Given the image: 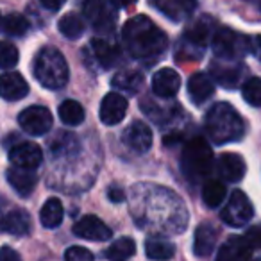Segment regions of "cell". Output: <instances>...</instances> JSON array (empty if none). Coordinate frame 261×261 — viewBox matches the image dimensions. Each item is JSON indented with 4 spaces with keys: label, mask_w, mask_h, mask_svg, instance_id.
Instances as JSON below:
<instances>
[{
    "label": "cell",
    "mask_w": 261,
    "mask_h": 261,
    "mask_svg": "<svg viewBox=\"0 0 261 261\" xmlns=\"http://www.w3.org/2000/svg\"><path fill=\"white\" fill-rule=\"evenodd\" d=\"M123 43L130 56L138 59H152L167 50V34L147 16H135L123 25Z\"/></svg>",
    "instance_id": "1"
},
{
    "label": "cell",
    "mask_w": 261,
    "mask_h": 261,
    "mask_svg": "<svg viewBox=\"0 0 261 261\" xmlns=\"http://www.w3.org/2000/svg\"><path fill=\"white\" fill-rule=\"evenodd\" d=\"M206 133L215 143L238 142L245 133V123L240 113L227 102H218L206 115Z\"/></svg>",
    "instance_id": "2"
},
{
    "label": "cell",
    "mask_w": 261,
    "mask_h": 261,
    "mask_svg": "<svg viewBox=\"0 0 261 261\" xmlns=\"http://www.w3.org/2000/svg\"><path fill=\"white\" fill-rule=\"evenodd\" d=\"M34 77L41 86L48 90H59L68 83V65L58 48L43 47L34 58Z\"/></svg>",
    "instance_id": "3"
},
{
    "label": "cell",
    "mask_w": 261,
    "mask_h": 261,
    "mask_svg": "<svg viewBox=\"0 0 261 261\" xmlns=\"http://www.w3.org/2000/svg\"><path fill=\"white\" fill-rule=\"evenodd\" d=\"M215 163L213 150L207 145L206 140L202 138H193L185 145L181 154V170L185 177L190 181L197 182L202 177H206L211 172Z\"/></svg>",
    "instance_id": "4"
},
{
    "label": "cell",
    "mask_w": 261,
    "mask_h": 261,
    "mask_svg": "<svg viewBox=\"0 0 261 261\" xmlns=\"http://www.w3.org/2000/svg\"><path fill=\"white\" fill-rule=\"evenodd\" d=\"M213 52L217 58L232 61L250 52V40L231 29H220L213 34Z\"/></svg>",
    "instance_id": "5"
},
{
    "label": "cell",
    "mask_w": 261,
    "mask_h": 261,
    "mask_svg": "<svg viewBox=\"0 0 261 261\" xmlns=\"http://www.w3.org/2000/svg\"><path fill=\"white\" fill-rule=\"evenodd\" d=\"M115 6L109 0H86L83 6L84 18L91 23L95 31L100 33H111L116 23Z\"/></svg>",
    "instance_id": "6"
},
{
    "label": "cell",
    "mask_w": 261,
    "mask_h": 261,
    "mask_svg": "<svg viewBox=\"0 0 261 261\" xmlns=\"http://www.w3.org/2000/svg\"><path fill=\"white\" fill-rule=\"evenodd\" d=\"M254 207L250 204L249 197L242 192V190H234L229 197L227 204L222 210L220 217L231 227H243L247 222L252 218Z\"/></svg>",
    "instance_id": "7"
},
{
    "label": "cell",
    "mask_w": 261,
    "mask_h": 261,
    "mask_svg": "<svg viewBox=\"0 0 261 261\" xmlns=\"http://www.w3.org/2000/svg\"><path fill=\"white\" fill-rule=\"evenodd\" d=\"M18 123L27 135L43 136L52 127V115L43 106H31L18 115Z\"/></svg>",
    "instance_id": "8"
},
{
    "label": "cell",
    "mask_w": 261,
    "mask_h": 261,
    "mask_svg": "<svg viewBox=\"0 0 261 261\" xmlns=\"http://www.w3.org/2000/svg\"><path fill=\"white\" fill-rule=\"evenodd\" d=\"M122 138H123V143H125L130 150L143 154L152 145V130H150L149 125H145V122L136 120V122H133L123 130Z\"/></svg>",
    "instance_id": "9"
},
{
    "label": "cell",
    "mask_w": 261,
    "mask_h": 261,
    "mask_svg": "<svg viewBox=\"0 0 261 261\" xmlns=\"http://www.w3.org/2000/svg\"><path fill=\"white\" fill-rule=\"evenodd\" d=\"M73 234L84 240H91V242H104V240L111 238V229L98 217L88 215V217H83L81 220L75 222Z\"/></svg>",
    "instance_id": "10"
},
{
    "label": "cell",
    "mask_w": 261,
    "mask_h": 261,
    "mask_svg": "<svg viewBox=\"0 0 261 261\" xmlns=\"http://www.w3.org/2000/svg\"><path fill=\"white\" fill-rule=\"evenodd\" d=\"M125 113H127V100L120 93L111 91V93H108L102 98L100 111H98L102 123H106V125H116V123H120L125 118Z\"/></svg>",
    "instance_id": "11"
},
{
    "label": "cell",
    "mask_w": 261,
    "mask_h": 261,
    "mask_svg": "<svg viewBox=\"0 0 261 261\" xmlns=\"http://www.w3.org/2000/svg\"><path fill=\"white\" fill-rule=\"evenodd\" d=\"M41 160H43V152L36 143L22 142L9 150V161L13 163V167L34 170L40 167Z\"/></svg>",
    "instance_id": "12"
},
{
    "label": "cell",
    "mask_w": 261,
    "mask_h": 261,
    "mask_svg": "<svg viewBox=\"0 0 261 261\" xmlns=\"http://www.w3.org/2000/svg\"><path fill=\"white\" fill-rule=\"evenodd\" d=\"M150 2L158 11L174 22L190 18L197 9V0H150Z\"/></svg>",
    "instance_id": "13"
},
{
    "label": "cell",
    "mask_w": 261,
    "mask_h": 261,
    "mask_svg": "<svg viewBox=\"0 0 261 261\" xmlns=\"http://www.w3.org/2000/svg\"><path fill=\"white\" fill-rule=\"evenodd\" d=\"M29 93V84L18 72H8L0 75V97L4 100H22Z\"/></svg>",
    "instance_id": "14"
},
{
    "label": "cell",
    "mask_w": 261,
    "mask_h": 261,
    "mask_svg": "<svg viewBox=\"0 0 261 261\" xmlns=\"http://www.w3.org/2000/svg\"><path fill=\"white\" fill-rule=\"evenodd\" d=\"M252 247L245 240V236H236L224 243L218 249L217 261H250Z\"/></svg>",
    "instance_id": "15"
},
{
    "label": "cell",
    "mask_w": 261,
    "mask_h": 261,
    "mask_svg": "<svg viewBox=\"0 0 261 261\" xmlns=\"http://www.w3.org/2000/svg\"><path fill=\"white\" fill-rule=\"evenodd\" d=\"M181 77L174 68H161L152 77V91L163 98H172L179 91Z\"/></svg>",
    "instance_id": "16"
},
{
    "label": "cell",
    "mask_w": 261,
    "mask_h": 261,
    "mask_svg": "<svg viewBox=\"0 0 261 261\" xmlns=\"http://www.w3.org/2000/svg\"><path fill=\"white\" fill-rule=\"evenodd\" d=\"M6 177H8L9 186L22 197H29L38 182V177L33 170H29V168H20V167L8 168Z\"/></svg>",
    "instance_id": "17"
},
{
    "label": "cell",
    "mask_w": 261,
    "mask_h": 261,
    "mask_svg": "<svg viewBox=\"0 0 261 261\" xmlns=\"http://www.w3.org/2000/svg\"><path fill=\"white\" fill-rule=\"evenodd\" d=\"M217 172L224 181L238 182L245 175V161L242 156L232 152H225L218 158L217 161Z\"/></svg>",
    "instance_id": "18"
},
{
    "label": "cell",
    "mask_w": 261,
    "mask_h": 261,
    "mask_svg": "<svg viewBox=\"0 0 261 261\" xmlns=\"http://www.w3.org/2000/svg\"><path fill=\"white\" fill-rule=\"evenodd\" d=\"M0 229L13 236H25L31 231V217L23 210H11L0 218Z\"/></svg>",
    "instance_id": "19"
},
{
    "label": "cell",
    "mask_w": 261,
    "mask_h": 261,
    "mask_svg": "<svg viewBox=\"0 0 261 261\" xmlns=\"http://www.w3.org/2000/svg\"><path fill=\"white\" fill-rule=\"evenodd\" d=\"M210 72L218 84L225 88H234L242 79L243 68L236 63H213L210 66Z\"/></svg>",
    "instance_id": "20"
},
{
    "label": "cell",
    "mask_w": 261,
    "mask_h": 261,
    "mask_svg": "<svg viewBox=\"0 0 261 261\" xmlns=\"http://www.w3.org/2000/svg\"><path fill=\"white\" fill-rule=\"evenodd\" d=\"M188 93L193 104L200 106L215 93V84L213 79L207 77L206 73H195L190 77L188 81Z\"/></svg>",
    "instance_id": "21"
},
{
    "label": "cell",
    "mask_w": 261,
    "mask_h": 261,
    "mask_svg": "<svg viewBox=\"0 0 261 261\" xmlns=\"http://www.w3.org/2000/svg\"><path fill=\"white\" fill-rule=\"evenodd\" d=\"M218 231L215 225L202 224L197 227L195 238H193V252L195 256H207L213 252L215 245H217Z\"/></svg>",
    "instance_id": "22"
},
{
    "label": "cell",
    "mask_w": 261,
    "mask_h": 261,
    "mask_svg": "<svg viewBox=\"0 0 261 261\" xmlns=\"http://www.w3.org/2000/svg\"><path fill=\"white\" fill-rule=\"evenodd\" d=\"M91 50H93L97 61L100 63L104 68H111V66L115 65L120 58L118 47L113 45V43H109V41L104 40V38H102V40L100 38H95V40L91 41Z\"/></svg>",
    "instance_id": "23"
},
{
    "label": "cell",
    "mask_w": 261,
    "mask_h": 261,
    "mask_svg": "<svg viewBox=\"0 0 261 261\" xmlns=\"http://www.w3.org/2000/svg\"><path fill=\"white\" fill-rule=\"evenodd\" d=\"M145 254L149 259L154 261H168L174 257L175 247L170 242L160 238V236H150L145 242Z\"/></svg>",
    "instance_id": "24"
},
{
    "label": "cell",
    "mask_w": 261,
    "mask_h": 261,
    "mask_svg": "<svg viewBox=\"0 0 261 261\" xmlns=\"http://www.w3.org/2000/svg\"><path fill=\"white\" fill-rule=\"evenodd\" d=\"M40 220H41V224H43V227H47V229L59 227V225H61V222H63V204H61V200L56 199V197L48 199L47 202L43 204L41 211H40Z\"/></svg>",
    "instance_id": "25"
},
{
    "label": "cell",
    "mask_w": 261,
    "mask_h": 261,
    "mask_svg": "<svg viewBox=\"0 0 261 261\" xmlns=\"http://www.w3.org/2000/svg\"><path fill=\"white\" fill-rule=\"evenodd\" d=\"M136 252V243L130 238H120L115 243H111L108 250H106V257L109 261H127L130 256H135Z\"/></svg>",
    "instance_id": "26"
},
{
    "label": "cell",
    "mask_w": 261,
    "mask_h": 261,
    "mask_svg": "<svg viewBox=\"0 0 261 261\" xmlns=\"http://www.w3.org/2000/svg\"><path fill=\"white\" fill-rule=\"evenodd\" d=\"M113 86L116 90L122 91H129V93H136V91L142 88L143 84V77L142 73L138 72H130V70H123V72H118L115 75V79L111 81Z\"/></svg>",
    "instance_id": "27"
},
{
    "label": "cell",
    "mask_w": 261,
    "mask_h": 261,
    "mask_svg": "<svg viewBox=\"0 0 261 261\" xmlns=\"http://www.w3.org/2000/svg\"><path fill=\"white\" fill-rule=\"evenodd\" d=\"M84 108L77 100H65L59 106V118L66 125H81L84 122Z\"/></svg>",
    "instance_id": "28"
},
{
    "label": "cell",
    "mask_w": 261,
    "mask_h": 261,
    "mask_svg": "<svg viewBox=\"0 0 261 261\" xmlns=\"http://www.w3.org/2000/svg\"><path fill=\"white\" fill-rule=\"evenodd\" d=\"M58 27L63 36L68 38V40H77V38H81L84 34V22L73 13H68V15L63 16L59 20Z\"/></svg>",
    "instance_id": "29"
},
{
    "label": "cell",
    "mask_w": 261,
    "mask_h": 261,
    "mask_svg": "<svg viewBox=\"0 0 261 261\" xmlns=\"http://www.w3.org/2000/svg\"><path fill=\"white\" fill-rule=\"evenodd\" d=\"M225 197V186L220 181H207L202 188V200L207 207H217Z\"/></svg>",
    "instance_id": "30"
},
{
    "label": "cell",
    "mask_w": 261,
    "mask_h": 261,
    "mask_svg": "<svg viewBox=\"0 0 261 261\" xmlns=\"http://www.w3.org/2000/svg\"><path fill=\"white\" fill-rule=\"evenodd\" d=\"M0 25H2V31L9 36H23L29 31V22L22 15H8L6 18H2Z\"/></svg>",
    "instance_id": "31"
},
{
    "label": "cell",
    "mask_w": 261,
    "mask_h": 261,
    "mask_svg": "<svg viewBox=\"0 0 261 261\" xmlns=\"http://www.w3.org/2000/svg\"><path fill=\"white\" fill-rule=\"evenodd\" d=\"M243 100L252 108H261V79L259 77H250L242 88Z\"/></svg>",
    "instance_id": "32"
},
{
    "label": "cell",
    "mask_w": 261,
    "mask_h": 261,
    "mask_svg": "<svg viewBox=\"0 0 261 261\" xmlns=\"http://www.w3.org/2000/svg\"><path fill=\"white\" fill-rule=\"evenodd\" d=\"M20 59L18 48L8 41H0V68H13Z\"/></svg>",
    "instance_id": "33"
},
{
    "label": "cell",
    "mask_w": 261,
    "mask_h": 261,
    "mask_svg": "<svg viewBox=\"0 0 261 261\" xmlns=\"http://www.w3.org/2000/svg\"><path fill=\"white\" fill-rule=\"evenodd\" d=\"M65 261H93V254L81 245H73L66 249Z\"/></svg>",
    "instance_id": "34"
},
{
    "label": "cell",
    "mask_w": 261,
    "mask_h": 261,
    "mask_svg": "<svg viewBox=\"0 0 261 261\" xmlns=\"http://www.w3.org/2000/svg\"><path fill=\"white\" fill-rule=\"evenodd\" d=\"M245 240L252 249H261V224L252 225L249 231L245 232Z\"/></svg>",
    "instance_id": "35"
},
{
    "label": "cell",
    "mask_w": 261,
    "mask_h": 261,
    "mask_svg": "<svg viewBox=\"0 0 261 261\" xmlns=\"http://www.w3.org/2000/svg\"><path fill=\"white\" fill-rule=\"evenodd\" d=\"M0 261H22V257L11 247H2L0 249Z\"/></svg>",
    "instance_id": "36"
},
{
    "label": "cell",
    "mask_w": 261,
    "mask_h": 261,
    "mask_svg": "<svg viewBox=\"0 0 261 261\" xmlns=\"http://www.w3.org/2000/svg\"><path fill=\"white\" fill-rule=\"evenodd\" d=\"M65 2L66 0H40V4L43 6V8L50 9V11H58L59 8H63Z\"/></svg>",
    "instance_id": "37"
},
{
    "label": "cell",
    "mask_w": 261,
    "mask_h": 261,
    "mask_svg": "<svg viewBox=\"0 0 261 261\" xmlns=\"http://www.w3.org/2000/svg\"><path fill=\"white\" fill-rule=\"evenodd\" d=\"M250 52H252L257 59H261V34L250 40Z\"/></svg>",
    "instance_id": "38"
},
{
    "label": "cell",
    "mask_w": 261,
    "mask_h": 261,
    "mask_svg": "<svg viewBox=\"0 0 261 261\" xmlns=\"http://www.w3.org/2000/svg\"><path fill=\"white\" fill-rule=\"evenodd\" d=\"M108 197L111 202H122L123 200V192L120 188H115V186H111L108 192Z\"/></svg>",
    "instance_id": "39"
},
{
    "label": "cell",
    "mask_w": 261,
    "mask_h": 261,
    "mask_svg": "<svg viewBox=\"0 0 261 261\" xmlns=\"http://www.w3.org/2000/svg\"><path fill=\"white\" fill-rule=\"evenodd\" d=\"M109 2H111V4L118 9V8H127V6L135 4L136 0H109Z\"/></svg>",
    "instance_id": "40"
},
{
    "label": "cell",
    "mask_w": 261,
    "mask_h": 261,
    "mask_svg": "<svg viewBox=\"0 0 261 261\" xmlns=\"http://www.w3.org/2000/svg\"><path fill=\"white\" fill-rule=\"evenodd\" d=\"M256 261H261V259H256Z\"/></svg>",
    "instance_id": "41"
},
{
    "label": "cell",
    "mask_w": 261,
    "mask_h": 261,
    "mask_svg": "<svg viewBox=\"0 0 261 261\" xmlns=\"http://www.w3.org/2000/svg\"><path fill=\"white\" fill-rule=\"evenodd\" d=\"M0 22H2V18H0Z\"/></svg>",
    "instance_id": "42"
}]
</instances>
